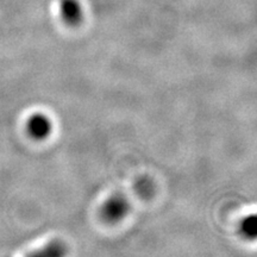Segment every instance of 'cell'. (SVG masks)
Listing matches in <instances>:
<instances>
[{"instance_id": "obj_2", "label": "cell", "mask_w": 257, "mask_h": 257, "mask_svg": "<svg viewBox=\"0 0 257 257\" xmlns=\"http://www.w3.org/2000/svg\"><path fill=\"white\" fill-rule=\"evenodd\" d=\"M128 206L126 199L120 197V195H114V197L108 199V200L105 202L104 208H102L105 219L112 221L120 220L121 218L126 214Z\"/></svg>"}, {"instance_id": "obj_4", "label": "cell", "mask_w": 257, "mask_h": 257, "mask_svg": "<svg viewBox=\"0 0 257 257\" xmlns=\"http://www.w3.org/2000/svg\"><path fill=\"white\" fill-rule=\"evenodd\" d=\"M256 227H257V219L255 214L248 216L244 218V220L240 224V230H242L243 234L248 237L249 239H253L256 236Z\"/></svg>"}, {"instance_id": "obj_1", "label": "cell", "mask_w": 257, "mask_h": 257, "mask_svg": "<svg viewBox=\"0 0 257 257\" xmlns=\"http://www.w3.org/2000/svg\"><path fill=\"white\" fill-rule=\"evenodd\" d=\"M51 128H53V123H51L49 117H47L43 113L34 114L28 120L29 134L37 140H43V138L49 136Z\"/></svg>"}, {"instance_id": "obj_3", "label": "cell", "mask_w": 257, "mask_h": 257, "mask_svg": "<svg viewBox=\"0 0 257 257\" xmlns=\"http://www.w3.org/2000/svg\"><path fill=\"white\" fill-rule=\"evenodd\" d=\"M62 14L63 18L67 22H69V23H76L80 19L81 11H80L78 3L73 2V0H66L62 5Z\"/></svg>"}]
</instances>
